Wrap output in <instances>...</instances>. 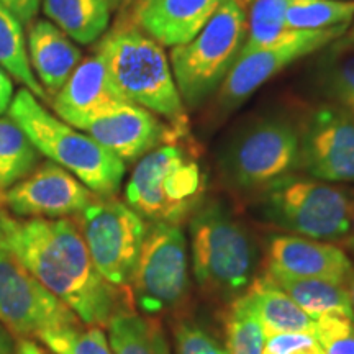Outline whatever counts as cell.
<instances>
[{
    "mask_svg": "<svg viewBox=\"0 0 354 354\" xmlns=\"http://www.w3.org/2000/svg\"><path fill=\"white\" fill-rule=\"evenodd\" d=\"M0 248L86 325L107 326L128 304L95 269L74 218H20L0 205Z\"/></svg>",
    "mask_w": 354,
    "mask_h": 354,
    "instance_id": "1",
    "label": "cell"
},
{
    "mask_svg": "<svg viewBox=\"0 0 354 354\" xmlns=\"http://www.w3.org/2000/svg\"><path fill=\"white\" fill-rule=\"evenodd\" d=\"M190 263L197 286L233 302L250 289L259 250L243 221L218 198L203 201L189 218Z\"/></svg>",
    "mask_w": 354,
    "mask_h": 354,
    "instance_id": "2",
    "label": "cell"
},
{
    "mask_svg": "<svg viewBox=\"0 0 354 354\" xmlns=\"http://www.w3.org/2000/svg\"><path fill=\"white\" fill-rule=\"evenodd\" d=\"M95 53L128 102L166 118L171 125L187 128L185 105L161 44L131 20H123L100 39Z\"/></svg>",
    "mask_w": 354,
    "mask_h": 354,
    "instance_id": "3",
    "label": "cell"
},
{
    "mask_svg": "<svg viewBox=\"0 0 354 354\" xmlns=\"http://www.w3.org/2000/svg\"><path fill=\"white\" fill-rule=\"evenodd\" d=\"M8 117L19 123L39 153L50 158L99 197H115L122 187L127 165L94 138L44 109L32 92L13 95Z\"/></svg>",
    "mask_w": 354,
    "mask_h": 354,
    "instance_id": "4",
    "label": "cell"
},
{
    "mask_svg": "<svg viewBox=\"0 0 354 354\" xmlns=\"http://www.w3.org/2000/svg\"><path fill=\"white\" fill-rule=\"evenodd\" d=\"M207 176L196 153L166 143L138 159L125 187L127 203L151 223L180 225L205 201Z\"/></svg>",
    "mask_w": 354,
    "mask_h": 354,
    "instance_id": "5",
    "label": "cell"
},
{
    "mask_svg": "<svg viewBox=\"0 0 354 354\" xmlns=\"http://www.w3.org/2000/svg\"><path fill=\"white\" fill-rule=\"evenodd\" d=\"M256 196L259 215L290 234L339 245L351 227L353 192L315 177L292 172Z\"/></svg>",
    "mask_w": 354,
    "mask_h": 354,
    "instance_id": "6",
    "label": "cell"
},
{
    "mask_svg": "<svg viewBox=\"0 0 354 354\" xmlns=\"http://www.w3.org/2000/svg\"><path fill=\"white\" fill-rule=\"evenodd\" d=\"M248 0H228L190 41L171 50L169 63L184 105L197 109L218 91L248 33Z\"/></svg>",
    "mask_w": 354,
    "mask_h": 354,
    "instance_id": "7",
    "label": "cell"
},
{
    "mask_svg": "<svg viewBox=\"0 0 354 354\" xmlns=\"http://www.w3.org/2000/svg\"><path fill=\"white\" fill-rule=\"evenodd\" d=\"M300 130L290 118L264 115L243 125L220 154L225 183L240 194H259L299 171Z\"/></svg>",
    "mask_w": 354,
    "mask_h": 354,
    "instance_id": "8",
    "label": "cell"
},
{
    "mask_svg": "<svg viewBox=\"0 0 354 354\" xmlns=\"http://www.w3.org/2000/svg\"><path fill=\"white\" fill-rule=\"evenodd\" d=\"M74 220L100 276L115 289H130L148 232L146 220L115 197H97Z\"/></svg>",
    "mask_w": 354,
    "mask_h": 354,
    "instance_id": "9",
    "label": "cell"
},
{
    "mask_svg": "<svg viewBox=\"0 0 354 354\" xmlns=\"http://www.w3.org/2000/svg\"><path fill=\"white\" fill-rule=\"evenodd\" d=\"M189 263L180 225H148L130 286L141 313L156 317L184 302L189 292Z\"/></svg>",
    "mask_w": 354,
    "mask_h": 354,
    "instance_id": "10",
    "label": "cell"
},
{
    "mask_svg": "<svg viewBox=\"0 0 354 354\" xmlns=\"http://www.w3.org/2000/svg\"><path fill=\"white\" fill-rule=\"evenodd\" d=\"M346 30V25L328 30H292L287 37L268 46L241 50L232 71L218 87L216 104L223 112L240 107L269 79L295 61L313 55L342 38Z\"/></svg>",
    "mask_w": 354,
    "mask_h": 354,
    "instance_id": "11",
    "label": "cell"
},
{
    "mask_svg": "<svg viewBox=\"0 0 354 354\" xmlns=\"http://www.w3.org/2000/svg\"><path fill=\"white\" fill-rule=\"evenodd\" d=\"M0 323L17 339L76 326L79 317L0 248Z\"/></svg>",
    "mask_w": 354,
    "mask_h": 354,
    "instance_id": "12",
    "label": "cell"
},
{
    "mask_svg": "<svg viewBox=\"0 0 354 354\" xmlns=\"http://www.w3.org/2000/svg\"><path fill=\"white\" fill-rule=\"evenodd\" d=\"M299 130V171L331 184L354 183V115L322 105L307 115Z\"/></svg>",
    "mask_w": 354,
    "mask_h": 354,
    "instance_id": "13",
    "label": "cell"
},
{
    "mask_svg": "<svg viewBox=\"0 0 354 354\" xmlns=\"http://www.w3.org/2000/svg\"><path fill=\"white\" fill-rule=\"evenodd\" d=\"M99 196L53 161L35 167L0 197V205L20 218H71Z\"/></svg>",
    "mask_w": 354,
    "mask_h": 354,
    "instance_id": "14",
    "label": "cell"
},
{
    "mask_svg": "<svg viewBox=\"0 0 354 354\" xmlns=\"http://www.w3.org/2000/svg\"><path fill=\"white\" fill-rule=\"evenodd\" d=\"M82 131L125 165L138 161L158 146L187 136V128L165 123L158 115L131 102H122L95 115L82 127Z\"/></svg>",
    "mask_w": 354,
    "mask_h": 354,
    "instance_id": "15",
    "label": "cell"
},
{
    "mask_svg": "<svg viewBox=\"0 0 354 354\" xmlns=\"http://www.w3.org/2000/svg\"><path fill=\"white\" fill-rule=\"evenodd\" d=\"M268 272L287 277L322 279L344 286L354 264L343 248L297 234L274 233L266 243Z\"/></svg>",
    "mask_w": 354,
    "mask_h": 354,
    "instance_id": "16",
    "label": "cell"
},
{
    "mask_svg": "<svg viewBox=\"0 0 354 354\" xmlns=\"http://www.w3.org/2000/svg\"><path fill=\"white\" fill-rule=\"evenodd\" d=\"M128 102L110 77L104 59L97 55L86 57L51 99V105L61 120L82 130V127L113 105Z\"/></svg>",
    "mask_w": 354,
    "mask_h": 354,
    "instance_id": "17",
    "label": "cell"
},
{
    "mask_svg": "<svg viewBox=\"0 0 354 354\" xmlns=\"http://www.w3.org/2000/svg\"><path fill=\"white\" fill-rule=\"evenodd\" d=\"M228 0H136L131 21L161 46L192 39Z\"/></svg>",
    "mask_w": 354,
    "mask_h": 354,
    "instance_id": "18",
    "label": "cell"
},
{
    "mask_svg": "<svg viewBox=\"0 0 354 354\" xmlns=\"http://www.w3.org/2000/svg\"><path fill=\"white\" fill-rule=\"evenodd\" d=\"M28 59L48 97H55L81 63L82 53L50 20H35L28 28Z\"/></svg>",
    "mask_w": 354,
    "mask_h": 354,
    "instance_id": "19",
    "label": "cell"
},
{
    "mask_svg": "<svg viewBox=\"0 0 354 354\" xmlns=\"http://www.w3.org/2000/svg\"><path fill=\"white\" fill-rule=\"evenodd\" d=\"M245 294L253 305L266 336L281 333L315 335V320L308 317L268 274L254 277Z\"/></svg>",
    "mask_w": 354,
    "mask_h": 354,
    "instance_id": "20",
    "label": "cell"
},
{
    "mask_svg": "<svg viewBox=\"0 0 354 354\" xmlns=\"http://www.w3.org/2000/svg\"><path fill=\"white\" fill-rule=\"evenodd\" d=\"M43 13L74 43L92 44L107 32L112 7L107 0H43Z\"/></svg>",
    "mask_w": 354,
    "mask_h": 354,
    "instance_id": "21",
    "label": "cell"
},
{
    "mask_svg": "<svg viewBox=\"0 0 354 354\" xmlns=\"http://www.w3.org/2000/svg\"><path fill=\"white\" fill-rule=\"evenodd\" d=\"M318 92L331 105L354 115V39H335L326 44L315 66Z\"/></svg>",
    "mask_w": 354,
    "mask_h": 354,
    "instance_id": "22",
    "label": "cell"
},
{
    "mask_svg": "<svg viewBox=\"0 0 354 354\" xmlns=\"http://www.w3.org/2000/svg\"><path fill=\"white\" fill-rule=\"evenodd\" d=\"M113 354H171L161 323L122 305L107 323Z\"/></svg>",
    "mask_w": 354,
    "mask_h": 354,
    "instance_id": "23",
    "label": "cell"
},
{
    "mask_svg": "<svg viewBox=\"0 0 354 354\" xmlns=\"http://www.w3.org/2000/svg\"><path fill=\"white\" fill-rule=\"evenodd\" d=\"M266 274L313 320L326 315L354 317L348 290L344 286L322 281V279Z\"/></svg>",
    "mask_w": 354,
    "mask_h": 354,
    "instance_id": "24",
    "label": "cell"
},
{
    "mask_svg": "<svg viewBox=\"0 0 354 354\" xmlns=\"http://www.w3.org/2000/svg\"><path fill=\"white\" fill-rule=\"evenodd\" d=\"M41 153L10 117H0V197L39 165Z\"/></svg>",
    "mask_w": 354,
    "mask_h": 354,
    "instance_id": "25",
    "label": "cell"
},
{
    "mask_svg": "<svg viewBox=\"0 0 354 354\" xmlns=\"http://www.w3.org/2000/svg\"><path fill=\"white\" fill-rule=\"evenodd\" d=\"M21 26L24 25L10 12L0 6V68L10 77H15V81L24 84V88L32 92L38 100L48 102L50 97L30 66Z\"/></svg>",
    "mask_w": 354,
    "mask_h": 354,
    "instance_id": "26",
    "label": "cell"
},
{
    "mask_svg": "<svg viewBox=\"0 0 354 354\" xmlns=\"http://www.w3.org/2000/svg\"><path fill=\"white\" fill-rule=\"evenodd\" d=\"M354 20V0H289L284 24L290 30H328Z\"/></svg>",
    "mask_w": 354,
    "mask_h": 354,
    "instance_id": "27",
    "label": "cell"
},
{
    "mask_svg": "<svg viewBox=\"0 0 354 354\" xmlns=\"http://www.w3.org/2000/svg\"><path fill=\"white\" fill-rule=\"evenodd\" d=\"M225 339L230 354H263L266 333L246 294L230 305L225 318Z\"/></svg>",
    "mask_w": 354,
    "mask_h": 354,
    "instance_id": "28",
    "label": "cell"
},
{
    "mask_svg": "<svg viewBox=\"0 0 354 354\" xmlns=\"http://www.w3.org/2000/svg\"><path fill=\"white\" fill-rule=\"evenodd\" d=\"M289 0H254L248 8V33L241 50L268 46L287 37L292 30L284 24Z\"/></svg>",
    "mask_w": 354,
    "mask_h": 354,
    "instance_id": "29",
    "label": "cell"
},
{
    "mask_svg": "<svg viewBox=\"0 0 354 354\" xmlns=\"http://www.w3.org/2000/svg\"><path fill=\"white\" fill-rule=\"evenodd\" d=\"M38 339L55 354H113L107 336L100 326L86 323L44 331L38 336Z\"/></svg>",
    "mask_w": 354,
    "mask_h": 354,
    "instance_id": "30",
    "label": "cell"
},
{
    "mask_svg": "<svg viewBox=\"0 0 354 354\" xmlns=\"http://www.w3.org/2000/svg\"><path fill=\"white\" fill-rule=\"evenodd\" d=\"M315 336L325 354H354V317L317 318Z\"/></svg>",
    "mask_w": 354,
    "mask_h": 354,
    "instance_id": "31",
    "label": "cell"
},
{
    "mask_svg": "<svg viewBox=\"0 0 354 354\" xmlns=\"http://www.w3.org/2000/svg\"><path fill=\"white\" fill-rule=\"evenodd\" d=\"M176 354H230L215 336L190 320L177 323L174 330Z\"/></svg>",
    "mask_w": 354,
    "mask_h": 354,
    "instance_id": "32",
    "label": "cell"
},
{
    "mask_svg": "<svg viewBox=\"0 0 354 354\" xmlns=\"http://www.w3.org/2000/svg\"><path fill=\"white\" fill-rule=\"evenodd\" d=\"M263 354H325L315 335L281 333L266 336Z\"/></svg>",
    "mask_w": 354,
    "mask_h": 354,
    "instance_id": "33",
    "label": "cell"
},
{
    "mask_svg": "<svg viewBox=\"0 0 354 354\" xmlns=\"http://www.w3.org/2000/svg\"><path fill=\"white\" fill-rule=\"evenodd\" d=\"M43 0H0V6L8 10L21 25H32Z\"/></svg>",
    "mask_w": 354,
    "mask_h": 354,
    "instance_id": "34",
    "label": "cell"
},
{
    "mask_svg": "<svg viewBox=\"0 0 354 354\" xmlns=\"http://www.w3.org/2000/svg\"><path fill=\"white\" fill-rule=\"evenodd\" d=\"M13 100V82L8 74L0 68V115H3L10 107Z\"/></svg>",
    "mask_w": 354,
    "mask_h": 354,
    "instance_id": "35",
    "label": "cell"
},
{
    "mask_svg": "<svg viewBox=\"0 0 354 354\" xmlns=\"http://www.w3.org/2000/svg\"><path fill=\"white\" fill-rule=\"evenodd\" d=\"M15 336L0 323V354H13L17 348Z\"/></svg>",
    "mask_w": 354,
    "mask_h": 354,
    "instance_id": "36",
    "label": "cell"
},
{
    "mask_svg": "<svg viewBox=\"0 0 354 354\" xmlns=\"http://www.w3.org/2000/svg\"><path fill=\"white\" fill-rule=\"evenodd\" d=\"M13 354H44V351L39 349L38 344H35L32 339H19Z\"/></svg>",
    "mask_w": 354,
    "mask_h": 354,
    "instance_id": "37",
    "label": "cell"
},
{
    "mask_svg": "<svg viewBox=\"0 0 354 354\" xmlns=\"http://www.w3.org/2000/svg\"><path fill=\"white\" fill-rule=\"evenodd\" d=\"M339 246L346 248L349 253L354 254V192H353V203H351V227H349L346 238L339 243Z\"/></svg>",
    "mask_w": 354,
    "mask_h": 354,
    "instance_id": "38",
    "label": "cell"
},
{
    "mask_svg": "<svg viewBox=\"0 0 354 354\" xmlns=\"http://www.w3.org/2000/svg\"><path fill=\"white\" fill-rule=\"evenodd\" d=\"M112 10H125V8L135 6L136 0H107Z\"/></svg>",
    "mask_w": 354,
    "mask_h": 354,
    "instance_id": "39",
    "label": "cell"
},
{
    "mask_svg": "<svg viewBox=\"0 0 354 354\" xmlns=\"http://www.w3.org/2000/svg\"><path fill=\"white\" fill-rule=\"evenodd\" d=\"M346 290H348V295H349V302H351V308H353V313H354V269H353V274H351V277L348 279Z\"/></svg>",
    "mask_w": 354,
    "mask_h": 354,
    "instance_id": "40",
    "label": "cell"
},
{
    "mask_svg": "<svg viewBox=\"0 0 354 354\" xmlns=\"http://www.w3.org/2000/svg\"><path fill=\"white\" fill-rule=\"evenodd\" d=\"M349 37H351V38L354 39V25H353V30H351V33H349Z\"/></svg>",
    "mask_w": 354,
    "mask_h": 354,
    "instance_id": "41",
    "label": "cell"
}]
</instances>
